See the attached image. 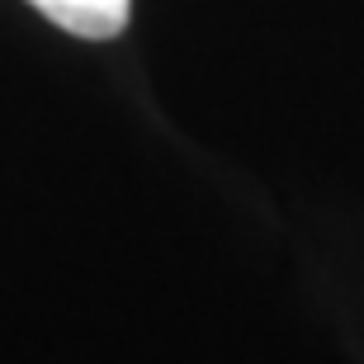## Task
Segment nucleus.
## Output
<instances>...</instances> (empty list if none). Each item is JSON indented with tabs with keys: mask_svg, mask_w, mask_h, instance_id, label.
Masks as SVG:
<instances>
[{
	"mask_svg": "<svg viewBox=\"0 0 364 364\" xmlns=\"http://www.w3.org/2000/svg\"><path fill=\"white\" fill-rule=\"evenodd\" d=\"M28 5L76 38H119L133 14V0H28Z\"/></svg>",
	"mask_w": 364,
	"mask_h": 364,
	"instance_id": "f257e3e1",
	"label": "nucleus"
}]
</instances>
